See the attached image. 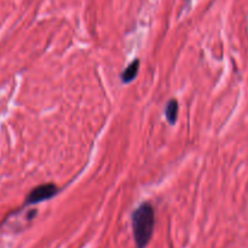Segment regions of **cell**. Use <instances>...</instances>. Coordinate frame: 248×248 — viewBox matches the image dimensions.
I'll use <instances>...</instances> for the list:
<instances>
[{
    "label": "cell",
    "mask_w": 248,
    "mask_h": 248,
    "mask_svg": "<svg viewBox=\"0 0 248 248\" xmlns=\"http://www.w3.org/2000/svg\"><path fill=\"white\" fill-rule=\"evenodd\" d=\"M138 70H140V60L132 61L121 74V81L125 82V84H130L131 81L136 79Z\"/></svg>",
    "instance_id": "obj_3"
},
{
    "label": "cell",
    "mask_w": 248,
    "mask_h": 248,
    "mask_svg": "<svg viewBox=\"0 0 248 248\" xmlns=\"http://www.w3.org/2000/svg\"><path fill=\"white\" fill-rule=\"evenodd\" d=\"M165 116L171 125L176 124L177 118H178V102H177V99L172 98L167 102L166 107H165Z\"/></svg>",
    "instance_id": "obj_4"
},
{
    "label": "cell",
    "mask_w": 248,
    "mask_h": 248,
    "mask_svg": "<svg viewBox=\"0 0 248 248\" xmlns=\"http://www.w3.org/2000/svg\"><path fill=\"white\" fill-rule=\"evenodd\" d=\"M57 191L58 188L55 184H41V186H36V188H34L29 193V195L26 199V203L27 205H34V203H40L43 201L50 200V199H52L57 194Z\"/></svg>",
    "instance_id": "obj_2"
},
{
    "label": "cell",
    "mask_w": 248,
    "mask_h": 248,
    "mask_svg": "<svg viewBox=\"0 0 248 248\" xmlns=\"http://www.w3.org/2000/svg\"><path fill=\"white\" fill-rule=\"evenodd\" d=\"M155 227V211L149 202H144L132 213L133 239L137 248H145L152 240Z\"/></svg>",
    "instance_id": "obj_1"
}]
</instances>
